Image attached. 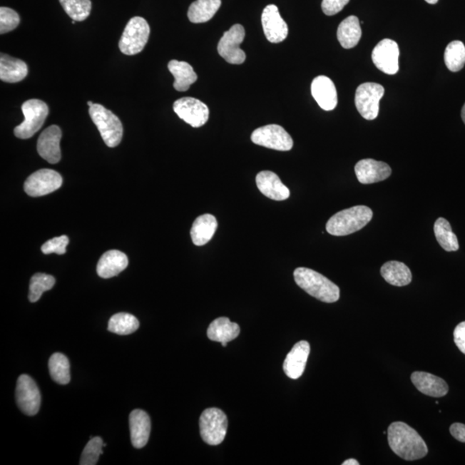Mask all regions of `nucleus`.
<instances>
[{"label":"nucleus","mask_w":465,"mask_h":465,"mask_svg":"<svg viewBox=\"0 0 465 465\" xmlns=\"http://www.w3.org/2000/svg\"><path fill=\"white\" fill-rule=\"evenodd\" d=\"M350 0H322V9L327 16H334L343 10Z\"/></svg>","instance_id":"ea45409f"},{"label":"nucleus","mask_w":465,"mask_h":465,"mask_svg":"<svg viewBox=\"0 0 465 465\" xmlns=\"http://www.w3.org/2000/svg\"><path fill=\"white\" fill-rule=\"evenodd\" d=\"M361 36H362V31L357 16H348L340 23L337 31V39L344 48H354L359 43Z\"/></svg>","instance_id":"cd10ccee"},{"label":"nucleus","mask_w":465,"mask_h":465,"mask_svg":"<svg viewBox=\"0 0 465 465\" xmlns=\"http://www.w3.org/2000/svg\"><path fill=\"white\" fill-rule=\"evenodd\" d=\"M218 226V220L213 215L205 214L198 217L195 220L190 230L194 245L200 247L209 242L217 231Z\"/></svg>","instance_id":"a878e982"},{"label":"nucleus","mask_w":465,"mask_h":465,"mask_svg":"<svg viewBox=\"0 0 465 465\" xmlns=\"http://www.w3.org/2000/svg\"><path fill=\"white\" fill-rule=\"evenodd\" d=\"M69 243V239L66 235H61L48 240L41 246V250L45 255L56 253V255H64L66 252V247Z\"/></svg>","instance_id":"58836bf2"},{"label":"nucleus","mask_w":465,"mask_h":465,"mask_svg":"<svg viewBox=\"0 0 465 465\" xmlns=\"http://www.w3.org/2000/svg\"><path fill=\"white\" fill-rule=\"evenodd\" d=\"M310 352V346L308 342L302 340L295 344L284 362L283 368L286 376L292 379H298L304 374Z\"/></svg>","instance_id":"a211bd4d"},{"label":"nucleus","mask_w":465,"mask_h":465,"mask_svg":"<svg viewBox=\"0 0 465 465\" xmlns=\"http://www.w3.org/2000/svg\"><path fill=\"white\" fill-rule=\"evenodd\" d=\"M49 373L57 384L66 385L71 380L70 363L68 358L60 352L53 354L48 361Z\"/></svg>","instance_id":"2f4dec72"},{"label":"nucleus","mask_w":465,"mask_h":465,"mask_svg":"<svg viewBox=\"0 0 465 465\" xmlns=\"http://www.w3.org/2000/svg\"><path fill=\"white\" fill-rule=\"evenodd\" d=\"M311 93L324 111H333L338 105L337 91L329 77L318 76L311 84Z\"/></svg>","instance_id":"6ab92c4d"},{"label":"nucleus","mask_w":465,"mask_h":465,"mask_svg":"<svg viewBox=\"0 0 465 465\" xmlns=\"http://www.w3.org/2000/svg\"><path fill=\"white\" fill-rule=\"evenodd\" d=\"M245 35L246 33L244 27L240 24H235L224 33L220 40L218 46L219 55L228 63L240 65L246 60V53L240 48Z\"/></svg>","instance_id":"9d476101"},{"label":"nucleus","mask_w":465,"mask_h":465,"mask_svg":"<svg viewBox=\"0 0 465 465\" xmlns=\"http://www.w3.org/2000/svg\"><path fill=\"white\" fill-rule=\"evenodd\" d=\"M24 121L16 126L14 135L19 139H29L44 126L48 115L47 103L40 99H29L22 106Z\"/></svg>","instance_id":"423d86ee"},{"label":"nucleus","mask_w":465,"mask_h":465,"mask_svg":"<svg viewBox=\"0 0 465 465\" xmlns=\"http://www.w3.org/2000/svg\"><path fill=\"white\" fill-rule=\"evenodd\" d=\"M461 116H462V119L464 123H465V103L462 109V112H461Z\"/></svg>","instance_id":"c03bdc74"},{"label":"nucleus","mask_w":465,"mask_h":465,"mask_svg":"<svg viewBox=\"0 0 465 465\" xmlns=\"http://www.w3.org/2000/svg\"><path fill=\"white\" fill-rule=\"evenodd\" d=\"M128 265L126 253L118 250L108 251L102 255L97 265L98 275L103 278L118 276Z\"/></svg>","instance_id":"5701e85b"},{"label":"nucleus","mask_w":465,"mask_h":465,"mask_svg":"<svg viewBox=\"0 0 465 465\" xmlns=\"http://www.w3.org/2000/svg\"><path fill=\"white\" fill-rule=\"evenodd\" d=\"M227 344H228L227 342L222 343L223 347H227Z\"/></svg>","instance_id":"de8ad7c7"},{"label":"nucleus","mask_w":465,"mask_h":465,"mask_svg":"<svg viewBox=\"0 0 465 465\" xmlns=\"http://www.w3.org/2000/svg\"><path fill=\"white\" fill-rule=\"evenodd\" d=\"M66 14L78 22L88 18L91 11V0H59Z\"/></svg>","instance_id":"f704fd0d"},{"label":"nucleus","mask_w":465,"mask_h":465,"mask_svg":"<svg viewBox=\"0 0 465 465\" xmlns=\"http://www.w3.org/2000/svg\"><path fill=\"white\" fill-rule=\"evenodd\" d=\"M256 185L264 196L272 200L284 201L290 197V190L275 173L262 171L257 174Z\"/></svg>","instance_id":"aec40b11"},{"label":"nucleus","mask_w":465,"mask_h":465,"mask_svg":"<svg viewBox=\"0 0 465 465\" xmlns=\"http://www.w3.org/2000/svg\"><path fill=\"white\" fill-rule=\"evenodd\" d=\"M130 430L133 446L140 449L147 445L150 436L151 421L143 410L135 409L130 414Z\"/></svg>","instance_id":"412c9836"},{"label":"nucleus","mask_w":465,"mask_h":465,"mask_svg":"<svg viewBox=\"0 0 465 465\" xmlns=\"http://www.w3.org/2000/svg\"><path fill=\"white\" fill-rule=\"evenodd\" d=\"M454 336L456 346L465 354V322L459 323L456 327Z\"/></svg>","instance_id":"a19ab883"},{"label":"nucleus","mask_w":465,"mask_h":465,"mask_svg":"<svg viewBox=\"0 0 465 465\" xmlns=\"http://www.w3.org/2000/svg\"><path fill=\"white\" fill-rule=\"evenodd\" d=\"M16 401L20 410L29 417L39 413L41 394L39 386L30 376L24 374L19 377L16 388Z\"/></svg>","instance_id":"f8f14e48"},{"label":"nucleus","mask_w":465,"mask_h":465,"mask_svg":"<svg viewBox=\"0 0 465 465\" xmlns=\"http://www.w3.org/2000/svg\"><path fill=\"white\" fill-rule=\"evenodd\" d=\"M343 465H359L358 461L354 459H347L342 464Z\"/></svg>","instance_id":"37998d69"},{"label":"nucleus","mask_w":465,"mask_h":465,"mask_svg":"<svg viewBox=\"0 0 465 465\" xmlns=\"http://www.w3.org/2000/svg\"><path fill=\"white\" fill-rule=\"evenodd\" d=\"M168 69L174 77L173 87L178 91H188L198 81L197 73L188 62L173 60L168 63Z\"/></svg>","instance_id":"bb28decb"},{"label":"nucleus","mask_w":465,"mask_h":465,"mask_svg":"<svg viewBox=\"0 0 465 465\" xmlns=\"http://www.w3.org/2000/svg\"><path fill=\"white\" fill-rule=\"evenodd\" d=\"M434 234L440 247L446 252L459 250V244L456 235L452 232L451 224L445 218H440L435 222Z\"/></svg>","instance_id":"7c9ffc66"},{"label":"nucleus","mask_w":465,"mask_h":465,"mask_svg":"<svg viewBox=\"0 0 465 465\" xmlns=\"http://www.w3.org/2000/svg\"><path fill=\"white\" fill-rule=\"evenodd\" d=\"M252 142L277 151H290L293 147V140L283 127L277 124L260 127L252 132Z\"/></svg>","instance_id":"1a4fd4ad"},{"label":"nucleus","mask_w":465,"mask_h":465,"mask_svg":"<svg viewBox=\"0 0 465 465\" xmlns=\"http://www.w3.org/2000/svg\"><path fill=\"white\" fill-rule=\"evenodd\" d=\"M103 442L101 437L91 438L82 452L80 464H97L99 456L103 454Z\"/></svg>","instance_id":"e433bc0d"},{"label":"nucleus","mask_w":465,"mask_h":465,"mask_svg":"<svg viewBox=\"0 0 465 465\" xmlns=\"http://www.w3.org/2000/svg\"><path fill=\"white\" fill-rule=\"evenodd\" d=\"M173 111L178 118L193 128H200L210 116L209 108L205 103L193 98H182L173 103Z\"/></svg>","instance_id":"ddd939ff"},{"label":"nucleus","mask_w":465,"mask_h":465,"mask_svg":"<svg viewBox=\"0 0 465 465\" xmlns=\"http://www.w3.org/2000/svg\"><path fill=\"white\" fill-rule=\"evenodd\" d=\"M240 332L237 323L232 322L227 317H220L210 323L207 335L213 342L228 343L237 338Z\"/></svg>","instance_id":"393cba45"},{"label":"nucleus","mask_w":465,"mask_h":465,"mask_svg":"<svg viewBox=\"0 0 465 465\" xmlns=\"http://www.w3.org/2000/svg\"><path fill=\"white\" fill-rule=\"evenodd\" d=\"M150 27L146 19L140 16H134L124 29L121 39L119 41L120 51L126 56H135L142 52L147 45Z\"/></svg>","instance_id":"39448f33"},{"label":"nucleus","mask_w":465,"mask_h":465,"mask_svg":"<svg viewBox=\"0 0 465 465\" xmlns=\"http://www.w3.org/2000/svg\"><path fill=\"white\" fill-rule=\"evenodd\" d=\"M372 217V210L367 206L352 207L334 215L327 223L326 230L334 236L352 235L367 226Z\"/></svg>","instance_id":"7ed1b4c3"},{"label":"nucleus","mask_w":465,"mask_h":465,"mask_svg":"<svg viewBox=\"0 0 465 465\" xmlns=\"http://www.w3.org/2000/svg\"><path fill=\"white\" fill-rule=\"evenodd\" d=\"M20 18L14 10L8 7L0 8V33L1 35L14 31L19 26Z\"/></svg>","instance_id":"4c0bfd02"},{"label":"nucleus","mask_w":465,"mask_h":465,"mask_svg":"<svg viewBox=\"0 0 465 465\" xmlns=\"http://www.w3.org/2000/svg\"><path fill=\"white\" fill-rule=\"evenodd\" d=\"M140 323L134 315L128 313H118L110 319L108 330L119 335H128L139 329Z\"/></svg>","instance_id":"473e14b6"},{"label":"nucleus","mask_w":465,"mask_h":465,"mask_svg":"<svg viewBox=\"0 0 465 465\" xmlns=\"http://www.w3.org/2000/svg\"><path fill=\"white\" fill-rule=\"evenodd\" d=\"M199 426L203 441L210 446H218L226 437L227 415L217 408L207 409L201 414Z\"/></svg>","instance_id":"0eeeda50"},{"label":"nucleus","mask_w":465,"mask_h":465,"mask_svg":"<svg viewBox=\"0 0 465 465\" xmlns=\"http://www.w3.org/2000/svg\"><path fill=\"white\" fill-rule=\"evenodd\" d=\"M61 136L60 127L52 126L46 128L37 140V152L48 163L56 164L61 159L60 148Z\"/></svg>","instance_id":"dca6fc26"},{"label":"nucleus","mask_w":465,"mask_h":465,"mask_svg":"<svg viewBox=\"0 0 465 465\" xmlns=\"http://www.w3.org/2000/svg\"><path fill=\"white\" fill-rule=\"evenodd\" d=\"M381 275L387 283L394 286H406L412 281V273L404 263L389 261L381 268Z\"/></svg>","instance_id":"c85d7f7f"},{"label":"nucleus","mask_w":465,"mask_h":465,"mask_svg":"<svg viewBox=\"0 0 465 465\" xmlns=\"http://www.w3.org/2000/svg\"><path fill=\"white\" fill-rule=\"evenodd\" d=\"M62 185L59 173L51 169H41L32 173L24 183V192L29 196L36 198L56 192Z\"/></svg>","instance_id":"9b49d317"},{"label":"nucleus","mask_w":465,"mask_h":465,"mask_svg":"<svg viewBox=\"0 0 465 465\" xmlns=\"http://www.w3.org/2000/svg\"><path fill=\"white\" fill-rule=\"evenodd\" d=\"M265 37L270 43L280 44L286 39L289 34L287 24L282 19L275 5H269L265 8L261 16Z\"/></svg>","instance_id":"2eb2a0df"},{"label":"nucleus","mask_w":465,"mask_h":465,"mask_svg":"<svg viewBox=\"0 0 465 465\" xmlns=\"http://www.w3.org/2000/svg\"><path fill=\"white\" fill-rule=\"evenodd\" d=\"M294 278L297 285L311 297L332 304L339 299V288L321 273L305 267L295 270Z\"/></svg>","instance_id":"f03ea898"},{"label":"nucleus","mask_w":465,"mask_h":465,"mask_svg":"<svg viewBox=\"0 0 465 465\" xmlns=\"http://www.w3.org/2000/svg\"><path fill=\"white\" fill-rule=\"evenodd\" d=\"M221 5V0H197L189 7L188 19L193 24L206 23L213 18Z\"/></svg>","instance_id":"c756f323"},{"label":"nucleus","mask_w":465,"mask_h":465,"mask_svg":"<svg viewBox=\"0 0 465 465\" xmlns=\"http://www.w3.org/2000/svg\"><path fill=\"white\" fill-rule=\"evenodd\" d=\"M384 88L377 83H364L356 90L355 105L359 114L367 120H374L379 113V102Z\"/></svg>","instance_id":"6e6552de"},{"label":"nucleus","mask_w":465,"mask_h":465,"mask_svg":"<svg viewBox=\"0 0 465 465\" xmlns=\"http://www.w3.org/2000/svg\"><path fill=\"white\" fill-rule=\"evenodd\" d=\"M388 441L394 454L407 461L423 459L429 452L424 439L404 422H393L389 426Z\"/></svg>","instance_id":"f257e3e1"},{"label":"nucleus","mask_w":465,"mask_h":465,"mask_svg":"<svg viewBox=\"0 0 465 465\" xmlns=\"http://www.w3.org/2000/svg\"><path fill=\"white\" fill-rule=\"evenodd\" d=\"M411 381L419 392L431 397H445L449 390L445 380L427 372H414Z\"/></svg>","instance_id":"4be33fe9"},{"label":"nucleus","mask_w":465,"mask_h":465,"mask_svg":"<svg viewBox=\"0 0 465 465\" xmlns=\"http://www.w3.org/2000/svg\"><path fill=\"white\" fill-rule=\"evenodd\" d=\"M450 433L459 441L465 443V425L462 423H454L450 427Z\"/></svg>","instance_id":"79ce46f5"},{"label":"nucleus","mask_w":465,"mask_h":465,"mask_svg":"<svg viewBox=\"0 0 465 465\" xmlns=\"http://www.w3.org/2000/svg\"><path fill=\"white\" fill-rule=\"evenodd\" d=\"M445 63L450 71L456 73L465 65V46L460 41H454L447 45L445 51Z\"/></svg>","instance_id":"72a5a7b5"},{"label":"nucleus","mask_w":465,"mask_h":465,"mask_svg":"<svg viewBox=\"0 0 465 465\" xmlns=\"http://www.w3.org/2000/svg\"><path fill=\"white\" fill-rule=\"evenodd\" d=\"M56 284V278L44 273H36L31 277L29 300L36 302L44 292L51 290Z\"/></svg>","instance_id":"c9c22d12"},{"label":"nucleus","mask_w":465,"mask_h":465,"mask_svg":"<svg viewBox=\"0 0 465 465\" xmlns=\"http://www.w3.org/2000/svg\"><path fill=\"white\" fill-rule=\"evenodd\" d=\"M29 69L26 62L16 58L1 53L0 56V80L6 83H18L28 76Z\"/></svg>","instance_id":"b1692460"},{"label":"nucleus","mask_w":465,"mask_h":465,"mask_svg":"<svg viewBox=\"0 0 465 465\" xmlns=\"http://www.w3.org/2000/svg\"><path fill=\"white\" fill-rule=\"evenodd\" d=\"M425 1L430 4V5H435V4L439 1V0H425Z\"/></svg>","instance_id":"a18cd8bd"},{"label":"nucleus","mask_w":465,"mask_h":465,"mask_svg":"<svg viewBox=\"0 0 465 465\" xmlns=\"http://www.w3.org/2000/svg\"><path fill=\"white\" fill-rule=\"evenodd\" d=\"M89 115L107 146H118L123 139V128L118 116L99 103L89 108Z\"/></svg>","instance_id":"20e7f679"},{"label":"nucleus","mask_w":465,"mask_h":465,"mask_svg":"<svg viewBox=\"0 0 465 465\" xmlns=\"http://www.w3.org/2000/svg\"><path fill=\"white\" fill-rule=\"evenodd\" d=\"M399 47L392 39H384L372 51L373 63L380 71L393 76L399 71Z\"/></svg>","instance_id":"4468645a"},{"label":"nucleus","mask_w":465,"mask_h":465,"mask_svg":"<svg viewBox=\"0 0 465 465\" xmlns=\"http://www.w3.org/2000/svg\"><path fill=\"white\" fill-rule=\"evenodd\" d=\"M392 168L384 162L372 159L359 160L355 165V173L361 184H373L387 180L392 175Z\"/></svg>","instance_id":"f3484780"},{"label":"nucleus","mask_w":465,"mask_h":465,"mask_svg":"<svg viewBox=\"0 0 465 465\" xmlns=\"http://www.w3.org/2000/svg\"><path fill=\"white\" fill-rule=\"evenodd\" d=\"M87 105H88V106L91 107V106H93L94 105V103L91 102V101H88V102H87Z\"/></svg>","instance_id":"49530a36"}]
</instances>
